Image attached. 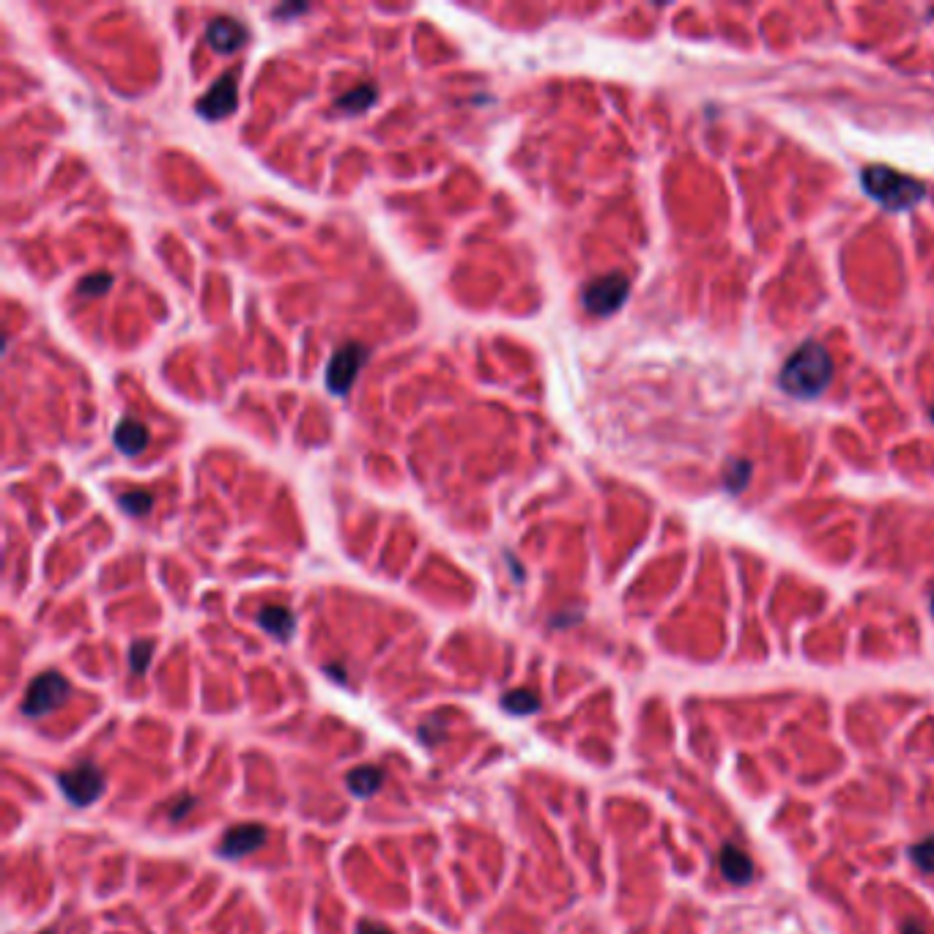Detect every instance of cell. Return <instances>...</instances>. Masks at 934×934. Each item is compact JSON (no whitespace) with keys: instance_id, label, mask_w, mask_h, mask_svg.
<instances>
[{"instance_id":"obj_1","label":"cell","mask_w":934,"mask_h":934,"mask_svg":"<svg viewBox=\"0 0 934 934\" xmlns=\"http://www.w3.org/2000/svg\"><path fill=\"white\" fill-rule=\"evenodd\" d=\"M833 378V359L822 348V343H803V346L787 359V365L781 370V387L792 398H819L828 389Z\"/></svg>"},{"instance_id":"obj_2","label":"cell","mask_w":934,"mask_h":934,"mask_svg":"<svg viewBox=\"0 0 934 934\" xmlns=\"http://www.w3.org/2000/svg\"><path fill=\"white\" fill-rule=\"evenodd\" d=\"M861 184L880 206L891 211L913 209L926 195L924 181L899 173V170L885 168V165H869L861 173Z\"/></svg>"},{"instance_id":"obj_3","label":"cell","mask_w":934,"mask_h":934,"mask_svg":"<svg viewBox=\"0 0 934 934\" xmlns=\"http://www.w3.org/2000/svg\"><path fill=\"white\" fill-rule=\"evenodd\" d=\"M58 787H61L63 798L69 800L77 809H85L96 800L102 798L105 792V773L94 765V762H83V765L72 767V770H63L58 776Z\"/></svg>"},{"instance_id":"obj_4","label":"cell","mask_w":934,"mask_h":934,"mask_svg":"<svg viewBox=\"0 0 934 934\" xmlns=\"http://www.w3.org/2000/svg\"><path fill=\"white\" fill-rule=\"evenodd\" d=\"M69 691H72V685H69V680L63 674H39L31 683V688H28V693H25V699H22V713L28 715V718H42V715L53 713V710H58L66 702Z\"/></svg>"},{"instance_id":"obj_5","label":"cell","mask_w":934,"mask_h":934,"mask_svg":"<svg viewBox=\"0 0 934 934\" xmlns=\"http://www.w3.org/2000/svg\"><path fill=\"white\" fill-rule=\"evenodd\" d=\"M368 362V348L362 343H346L340 346L326 365V387L332 395H346L348 389L357 384L359 370Z\"/></svg>"},{"instance_id":"obj_6","label":"cell","mask_w":934,"mask_h":934,"mask_svg":"<svg viewBox=\"0 0 934 934\" xmlns=\"http://www.w3.org/2000/svg\"><path fill=\"white\" fill-rule=\"evenodd\" d=\"M630 294V285L628 277H622V274H603L598 280H592V283L584 288V294H581V302L587 307V313L592 315H611L617 313L622 307V302L628 299Z\"/></svg>"},{"instance_id":"obj_7","label":"cell","mask_w":934,"mask_h":934,"mask_svg":"<svg viewBox=\"0 0 934 934\" xmlns=\"http://www.w3.org/2000/svg\"><path fill=\"white\" fill-rule=\"evenodd\" d=\"M236 102H239V91H236V74H222L217 83L211 85L206 94L200 96L198 102H195V110H198L200 116L209 118V121H217V118L231 116L233 110H236Z\"/></svg>"},{"instance_id":"obj_8","label":"cell","mask_w":934,"mask_h":934,"mask_svg":"<svg viewBox=\"0 0 934 934\" xmlns=\"http://www.w3.org/2000/svg\"><path fill=\"white\" fill-rule=\"evenodd\" d=\"M269 839V833L263 825H239L231 828L220 841L222 858H247L255 850H261L263 841Z\"/></svg>"},{"instance_id":"obj_9","label":"cell","mask_w":934,"mask_h":934,"mask_svg":"<svg viewBox=\"0 0 934 934\" xmlns=\"http://www.w3.org/2000/svg\"><path fill=\"white\" fill-rule=\"evenodd\" d=\"M247 28H244L242 22L233 20V17H214L209 22V31H206V42L222 55H231L236 50H242L244 42H247Z\"/></svg>"},{"instance_id":"obj_10","label":"cell","mask_w":934,"mask_h":934,"mask_svg":"<svg viewBox=\"0 0 934 934\" xmlns=\"http://www.w3.org/2000/svg\"><path fill=\"white\" fill-rule=\"evenodd\" d=\"M258 625L277 641H288L294 636L296 617L294 611L285 609V606H263V611L258 614Z\"/></svg>"},{"instance_id":"obj_11","label":"cell","mask_w":934,"mask_h":934,"mask_svg":"<svg viewBox=\"0 0 934 934\" xmlns=\"http://www.w3.org/2000/svg\"><path fill=\"white\" fill-rule=\"evenodd\" d=\"M721 872L729 882H735V885H746L754 877V863L748 858L746 852L735 847V844H726L724 850H721Z\"/></svg>"},{"instance_id":"obj_12","label":"cell","mask_w":934,"mask_h":934,"mask_svg":"<svg viewBox=\"0 0 934 934\" xmlns=\"http://www.w3.org/2000/svg\"><path fill=\"white\" fill-rule=\"evenodd\" d=\"M146 444L148 428L140 420H132V417H129V420H124L116 428V447L124 452V455H129V458H132V455H140V452L146 450Z\"/></svg>"},{"instance_id":"obj_13","label":"cell","mask_w":934,"mask_h":934,"mask_svg":"<svg viewBox=\"0 0 934 934\" xmlns=\"http://www.w3.org/2000/svg\"><path fill=\"white\" fill-rule=\"evenodd\" d=\"M346 784L357 798H370V795H376L378 789L384 787V770L373 765L354 767L346 776Z\"/></svg>"},{"instance_id":"obj_14","label":"cell","mask_w":934,"mask_h":934,"mask_svg":"<svg viewBox=\"0 0 934 934\" xmlns=\"http://www.w3.org/2000/svg\"><path fill=\"white\" fill-rule=\"evenodd\" d=\"M502 707L510 715H532L540 710V696L526 688H513L502 696Z\"/></svg>"},{"instance_id":"obj_15","label":"cell","mask_w":934,"mask_h":934,"mask_svg":"<svg viewBox=\"0 0 934 934\" xmlns=\"http://www.w3.org/2000/svg\"><path fill=\"white\" fill-rule=\"evenodd\" d=\"M376 96H378L376 85L365 83V85H359V88H354V91H348L346 96H340V99L335 102V107L348 110V113H362V110H368V107L376 102Z\"/></svg>"},{"instance_id":"obj_16","label":"cell","mask_w":934,"mask_h":934,"mask_svg":"<svg viewBox=\"0 0 934 934\" xmlns=\"http://www.w3.org/2000/svg\"><path fill=\"white\" fill-rule=\"evenodd\" d=\"M118 504H121V510H124V513H129V515H146L148 510H151L154 499H151V494H148V491H140V488H135V491H126V494L118 496Z\"/></svg>"},{"instance_id":"obj_17","label":"cell","mask_w":934,"mask_h":934,"mask_svg":"<svg viewBox=\"0 0 934 934\" xmlns=\"http://www.w3.org/2000/svg\"><path fill=\"white\" fill-rule=\"evenodd\" d=\"M910 858H913V863L921 872L934 874V836H926L924 841H918L910 850Z\"/></svg>"},{"instance_id":"obj_18","label":"cell","mask_w":934,"mask_h":934,"mask_svg":"<svg viewBox=\"0 0 934 934\" xmlns=\"http://www.w3.org/2000/svg\"><path fill=\"white\" fill-rule=\"evenodd\" d=\"M151 655H154V644H151V641H137V644H132V650H129V666H132V672L146 674Z\"/></svg>"},{"instance_id":"obj_19","label":"cell","mask_w":934,"mask_h":934,"mask_svg":"<svg viewBox=\"0 0 934 934\" xmlns=\"http://www.w3.org/2000/svg\"><path fill=\"white\" fill-rule=\"evenodd\" d=\"M110 283H113V277H110V274H107V272H96V274H91V277H85V280H80V285H77V291H80V294H83V296H102V294H107V288H110Z\"/></svg>"},{"instance_id":"obj_20","label":"cell","mask_w":934,"mask_h":934,"mask_svg":"<svg viewBox=\"0 0 934 934\" xmlns=\"http://www.w3.org/2000/svg\"><path fill=\"white\" fill-rule=\"evenodd\" d=\"M195 803H198V800L192 798V795H184V798H181V803H176V806L170 809V819H173V822H176V819H184L189 811L195 809Z\"/></svg>"},{"instance_id":"obj_21","label":"cell","mask_w":934,"mask_h":934,"mask_svg":"<svg viewBox=\"0 0 934 934\" xmlns=\"http://www.w3.org/2000/svg\"><path fill=\"white\" fill-rule=\"evenodd\" d=\"M359 934H395V932L387 929L384 924H362L359 926Z\"/></svg>"},{"instance_id":"obj_22","label":"cell","mask_w":934,"mask_h":934,"mask_svg":"<svg viewBox=\"0 0 934 934\" xmlns=\"http://www.w3.org/2000/svg\"><path fill=\"white\" fill-rule=\"evenodd\" d=\"M324 672H326V677L332 674V677H335L337 683H346V674L340 672V666H324Z\"/></svg>"},{"instance_id":"obj_23","label":"cell","mask_w":934,"mask_h":934,"mask_svg":"<svg viewBox=\"0 0 934 934\" xmlns=\"http://www.w3.org/2000/svg\"><path fill=\"white\" fill-rule=\"evenodd\" d=\"M902 934H924V932H921V926L918 924H910V926H904Z\"/></svg>"},{"instance_id":"obj_24","label":"cell","mask_w":934,"mask_h":934,"mask_svg":"<svg viewBox=\"0 0 934 934\" xmlns=\"http://www.w3.org/2000/svg\"><path fill=\"white\" fill-rule=\"evenodd\" d=\"M932 611H934V589H932Z\"/></svg>"},{"instance_id":"obj_25","label":"cell","mask_w":934,"mask_h":934,"mask_svg":"<svg viewBox=\"0 0 934 934\" xmlns=\"http://www.w3.org/2000/svg\"><path fill=\"white\" fill-rule=\"evenodd\" d=\"M42 934H53V932H42Z\"/></svg>"}]
</instances>
